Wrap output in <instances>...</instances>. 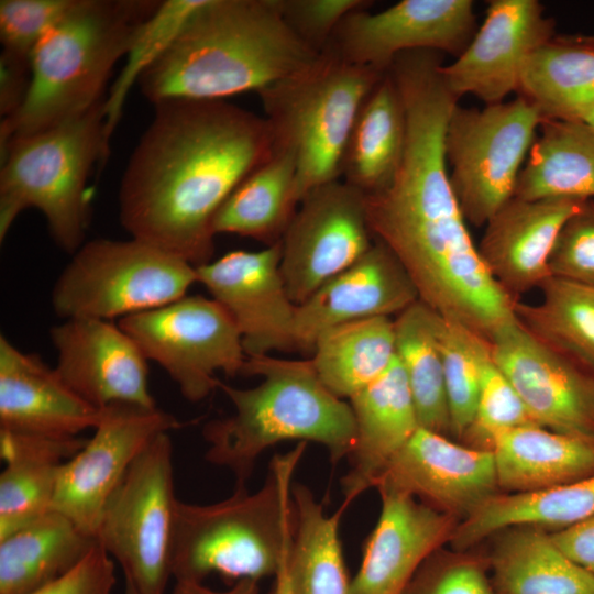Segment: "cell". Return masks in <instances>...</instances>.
<instances>
[{"label": "cell", "mask_w": 594, "mask_h": 594, "mask_svg": "<svg viewBox=\"0 0 594 594\" xmlns=\"http://www.w3.org/2000/svg\"><path fill=\"white\" fill-rule=\"evenodd\" d=\"M394 80L405 110V150L392 183L365 196L369 228L399 261L421 302L490 341L517 318V301L485 267L450 184L444 138L459 99L429 61L400 66Z\"/></svg>", "instance_id": "cell-1"}, {"label": "cell", "mask_w": 594, "mask_h": 594, "mask_svg": "<svg viewBox=\"0 0 594 594\" xmlns=\"http://www.w3.org/2000/svg\"><path fill=\"white\" fill-rule=\"evenodd\" d=\"M153 105L121 178L119 218L131 238L199 266L212 256L218 210L272 155V132L264 117L223 99Z\"/></svg>", "instance_id": "cell-2"}, {"label": "cell", "mask_w": 594, "mask_h": 594, "mask_svg": "<svg viewBox=\"0 0 594 594\" xmlns=\"http://www.w3.org/2000/svg\"><path fill=\"white\" fill-rule=\"evenodd\" d=\"M319 55L286 22L279 0H205L138 81L152 103L223 99L258 92Z\"/></svg>", "instance_id": "cell-3"}, {"label": "cell", "mask_w": 594, "mask_h": 594, "mask_svg": "<svg viewBox=\"0 0 594 594\" xmlns=\"http://www.w3.org/2000/svg\"><path fill=\"white\" fill-rule=\"evenodd\" d=\"M242 374L263 380L252 388L220 382L234 413L202 429L206 460L233 474L234 491L246 490L257 458L283 441L317 442L333 464L349 458L356 438L352 408L322 385L311 360L248 356Z\"/></svg>", "instance_id": "cell-4"}, {"label": "cell", "mask_w": 594, "mask_h": 594, "mask_svg": "<svg viewBox=\"0 0 594 594\" xmlns=\"http://www.w3.org/2000/svg\"><path fill=\"white\" fill-rule=\"evenodd\" d=\"M153 0H76L32 51L31 82L12 116L1 119L0 150L14 139L76 118L105 100L117 62L127 56Z\"/></svg>", "instance_id": "cell-5"}, {"label": "cell", "mask_w": 594, "mask_h": 594, "mask_svg": "<svg viewBox=\"0 0 594 594\" xmlns=\"http://www.w3.org/2000/svg\"><path fill=\"white\" fill-rule=\"evenodd\" d=\"M307 442L276 454L263 486L234 491L208 505L178 499L172 576L176 583L204 584L219 574L233 584L275 576L288 554L295 529L292 479Z\"/></svg>", "instance_id": "cell-6"}, {"label": "cell", "mask_w": 594, "mask_h": 594, "mask_svg": "<svg viewBox=\"0 0 594 594\" xmlns=\"http://www.w3.org/2000/svg\"><path fill=\"white\" fill-rule=\"evenodd\" d=\"M106 99L87 112L12 140L1 153L0 241L18 216L35 208L55 243L75 253L90 221L92 167L106 163Z\"/></svg>", "instance_id": "cell-7"}, {"label": "cell", "mask_w": 594, "mask_h": 594, "mask_svg": "<svg viewBox=\"0 0 594 594\" xmlns=\"http://www.w3.org/2000/svg\"><path fill=\"white\" fill-rule=\"evenodd\" d=\"M384 74L324 48L307 68L257 92L274 147L295 160L299 202L314 188L341 179L356 116Z\"/></svg>", "instance_id": "cell-8"}, {"label": "cell", "mask_w": 594, "mask_h": 594, "mask_svg": "<svg viewBox=\"0 0 594 594\" xmlns=\"http://www.w3.org/2000/svg\"><path fill=\"white\" fill-rule=\"evenodd\" d=\"M197 282L196 266L150 243L95 239L73 253L52 306L64 320L122 319L177 300Z\"/></svg>", "instance_id": "cell-9"}, {"label": "cell", "mask_w": 594, "mask_h": 594, "mask_svg": "<svg viewBox=\"0 0 594 594\" xmlns=\"http://www.w3.org/2000/svg\"><path fill=\"white\" fill-rule=\"evenodd\" d=\"M178 498L173 442L158 435L108 501L96 539L140 594H164L172 576Z\"/></svg>", "instance_id": "cell-10"}, {"label": "cell", "mask_w": 594, "mask_h": 594, "mask_svg": "<svg viewBox=\"0 0 594 594\" xmlns=\"http://www.w3.org/2000/svg\"><path fill=\"white\" fill-rule=\"evenodd\" d=\"M542 120L538 108L520 96L483 109L454 107L444 151L450 184L468 223L485 226L514 197Z\"/></svg>", "instance_id": "cell-11"}, {"label": "cell", "mask_w": 594, "mask_h": 594, "mask_svg": "<svg viewBox=\"0 0 594 594\" xmlns=\"http://www.w3.org/2000/svg\"><path fill=\"white\" fill-rule=\"evenodd\" d=\"M147 360L156 362L191 403L219 387L218 372L242 374L241 334L213 298L186 295L162 307L119 320Z\"/></svg>", "instance_id": "cell-12"}, {"label": "cell", "mask_w": 594, "mask_h": 594, "mask_svg": "<svg viewBox=\"0 0 594 594\" xmlns=\"http://www.w3.org/2000/svg\"><path fill=\"white\" fill-rule=\"evenodd\" d=\"M183 426L157 406L113 404L102 408L92 437L62 465L52 510L96 538L108 501L138 457L158 435Z\"/></svg>", "instance_id": "cell-13"}, {"label": "cell", "mask_w": 594, "mask_h": 594, "mask_svg": "<svg viewBox=\"0 0 594 594\" xmlns=\"http://www.w3.org/2000/svg\"><path fill=\"white\" fill-rule=\"evenodd\" d=\"M280 272L297 306L374 243L365 195L342 179L310 190L282 238Z\"/></svg>", "instance_id": "cell-14"}, {"label": "cell", "mask_w": 594, "mask_h": 594, "mask_svg": "<svg viewBox=\"0 0 594 594\" xmlns=\"http://www.w3.org/2000/svg\"><path fill=\"white\" fill-rule=\"evenodd\" d=\"M472 0H403L376 13L356 10L341 21L326 48L382 73L410 51L458 57L476 32Z\"/></svg>", "instance_id": "cell-15"}, {"label": "cell", "mask_w": 594, "mask_h": 594, "mask_svg": "<svg viewBox=\"0 0 594 594\" xmlns=\"http://www.w3.org/2000/svg\"><path fill=\"white\" fill-rule=\"evenodd\" d=\"M532 420L543 428L594 438V372L546 344L516 318L488 341Z\"/></svg>", "instance_id": "cell-16"}, {"label": "cell", "mask_w": 594, "mask_h": 594, "mask_svg": "<svg viewBox=\"0 0 594 594\" xmlns=\"http://www.w3.org/2000/svg\"><path fill=\"white\" fill-rule=\"evenodd\" d=\"M282 241L258 251H232L196 266L198 283L230 315L246 356L296 351V305L280 272Z\"/></svg>", "instance_id": "cell-17"}, {"label": "cell", "mask_w": 594, "mask_h": 594, "mask_svg": "<svg viewBox=\"0 0 594 594\" xmlns=\"http://www.w3.org/2000/svg\"><path fill=\"white\" fill-rule=\"evenodd\" d=\"M374 487L410 495L459 522L502 493L492 451L471 448L421 427L388 463Z\"/></svg>", "instance_id": "cell-18"}, {"label": "cell", "mask_w": 594, "mask_h": 594, "mask_svg": "<svg viewBox=\"0 0 594 594\" xmlns=\"http://www.w3.org/2000/svg\"><path fill=\"white\" fill-rule=\"evenodd\" d=\"M537 0H492L465 50L440 74L457 97L472 95L486 105L518 91L527 58L554 36V22Z\"/></svg>", "instance_id": "cell-19"}, {"label": "cell", "mask_w": 594, "mask_h": 594, "mask_svg": "<svg viewBox=\"0 0 594 594\" xmlns=\"http://www.w3.org/2000/svg\"><path fill=\"white\" fill-rule=\"evenodd\" d=\"M50 337L56 351L57 373L92 406L156 407L148 388V360L119 323L65 319L51 328Z\"/></svg>", "instance_id": "cell-20"}, {"label": "cell", "mask_w": 594, "mask_h": 594, "mask_svg": "<svg viewBox=\"0 0 594 594\" xmlns=\"http://www.w3.org/2000/svg\"><path fill=\"white\" fill-rule=\"evenodd\" d=\"M419 300L410 277L382 242L296 306V351L312 353L324 331L351 321L400 314Z\"/></svg>", "instance_id": "cell-21"}, {"label": "cell", "mask_w": 594, "mask_h": 594, "mask_svg": "<svg viewBox=\"0 0 594 594\" xmlns=\"http://www.w3.org/2000/svg\"><path fill=\"white\" fill-rule=\"evenodd\" d=\"M382 508L351 594H402L421 563L450 543L459 520L417 498L378 490Z\"/></svg>", "instance_id": "cell-22"}, {"label": "cell", "mask_w": 594, "mask_h": 594, "mask_svg": "<svg viewBox=\"0 0 594 594\" xmlns=\"http://www.w3.org/2000/svg\"><path fill=\"white\" fill-rule=\"evenodd\" d=\"M585 201L513 197L486 222L477 249L488 273L509 297L518 301L550 277L549 258L558 234Z\"/></svg>", "instance_id": "cell-23"}, {"label": "cell", "mask_w": 594, "mask_h": 594, "mask_svg": "<svg viewBox=\"0 0 594 594\" xmlns=\"http://www.w3.org/2000/svg\"><path fill=\"white\" fill-rule=\"evenodd\" d=\"M99 409L76 394L55 367L0 337V430L76 438L94 429Z\"/></svg>", "instance_id": "cell-24"}, {"label": "cell", "mask_w": 594, "mask_h": 594, "mask_svg": "<svg viewBox=\"0 0 594 594\" xmlns=\"http://www.w3.org/2000/svg\"><path fill=\"white\" fill-rule=\"evenodd\" d=\"M356 438L342 479L346 506L374 487L388 463L418 430L413 396L396 359L373 383L350 398Z\"/></svg>", "instance_id": "cell-25"}, {"label": "cell", "mask_w": 594, "mask_h": 594, "mask_svg": "<svg viewBox=\"0 0 594 594\" xmlns=\"http://www.w3.org/2000/svg\"><path fill=\"white\" fill-rule=\"evenodd\" d=\"M492 452L502 493L543 491L594 474V438L561 433L538 425L498 435Z\"/></svg>", "instance_id": "cell-26"}, {"label": "cell", "mask_w": 594, "mask_h": 594, "mask_svg": "<svg viewBox=\"0 0 594 594\" xmlns=\"http://www.w3.org/2000/svg\"><path fill=\"white\" fill-rule=\"evenodd\" d=\"M483 542L496 594H594V576L562 553L546 529L509 526Z\"/></svg>", "instance_id": "cell-27"}, {"label": "cell", "mask_w": 594, "mask_h": 594, "mask_svg": "<svg viewBox=\"0 0 594 594\" xmlns=\"http://www.w3.org/2000/svg\"><path fill=\"white\" fill-rule=\"evenodd\" d=\"M86 441L0 430V539L52 510L62 465Z\"/></svg>", "instance_id": "cell-28"}, {"label": "cell", "mask_w": 594, "mask_h": 594, "mask_svg": "<svg viewBox=\"0 0 594 594\" xmlns=\"http://www.w3.org/2000/svg\"><path fill=\"white\" fill-rule=\"evenodd\" d=\"M405 141L403 101L386 72L356 116L343 156L341 179L365 196L385 189L399 168Z\"/></svg>", "instance_id": "cell-29"}, {"label": "cell", "mask_w": 594, "mask_h": 594, "mask_svg": "<svg viewBox=\"0 0 594 594\" xmlns=\"http://www.w3.org/2000/svg\"><path fill=\"white\" fill-rule=\"evenodd\" d=\"M98 543L51 510L0 539V594H29L74 569Z\"/></svg>", "instance_id": "cell-30"}, {"label": "cell", "mask_w": 594, "mask_h": 594, "mask_svg": "<svg viewBox=\"0 0 594 594\" xmlns=\"http://www.w3.org/2000/svg\"><path fill=\"white\" fill-rule=\"evenodd\" d=\"M514 197L594 199V131L580 120L543 119Z\"/></svg>", "instance_id": "cell-31"}, {"label": "cell", "mask_w": 594, "mask_h": 594, "mask_svg": "<svg viewBox=\"0 0 594 594\" xmlns=\"http://www.w3.org/2000/svg\"><path fill=\"white\" fill-rule=\"evenodd\" d=\"M517 92L542 119L580 120L594 106V35H554L539 46Z\"/></svg>", "instance_id": "cell-32"}, {"label": "cell", "mask_w": 594, "mask_h": 594, "mask_svg": "<svg viewBox=\"0 0 594 594\" xmlns=\"http://www.w3.org/2000/svg\"><path fill=\"white\" fill-rule=\"evenodd\" d=\"M592 516L594 474L538 492L499 493L458 524L449 544L453 550H469L509 526L529 525L552 532Z\"/></svg>", "instance_id": "cell-33"}, {"label": "cell", "mask_w": 594, "mask_h": 594, "mask_svg": "<svg viewBox=\"0 0 594 594\" xmlns=\"http://www.w3.org/2000/svg\"><path fill=\"white\" fill-rule=\"evenodd\" d=\"M296 164L289 152L272 155L229 196L212 221V231L252 238L272 245L282 240L299 200Z\"/></svg>", "instance_id": "cell-34"}, {"label": "cell", "mask_w": 594, "mask_h": 594, "mask_svg": "<svg viewBox=\"0 0 594 594\" xmlns=\"http://www.w3.org/2000/svg\"><path fill=\"white\" fill-rule=\"evenodd\" d=\"M310 360L322 385L350 399L395 360L394 320L375 317L336 326L319 336Z\"/></svg>", "instance_id": "cell-35"}, {"label": "cell", "mask_w": 594, "mask_h": 594, "mask_svg": "<svg viewBox=\"0 0 594 594\" xmlns=\"http://www.w3.org/2000/svg\"><path fill=\"white\" fill-rule=\"evenodd\" d=\"M295 529L288 553V573L295 594H351L339 522L345 504L328 515L304 484L292 487Z\"/></svg>", "instance_id": "cell-36"}, {"label": "cell", "mask_w": 594, "mask_h": 594, "mask_svg": "<svg viewBox=\"0 0 594 594\" xmlns=\"http://www.w3.org/2000/svg\"><path fill=\"white\" fill-rule=\"evenodd\" d=\"M437 321L438 314L420 300L398 314L394 320L395 355L404 370L419 426L452 438Z\"/></svg>", "instance_id": "cell-37"}, {"label": "cell", "mask_w": 594, "mask_h": 594, "mask_svg": "<svg viewBox=\"0 0 594 594\" xmlns=\"http://www.w3.org/2000/svg\"><path fill=\"white\" fill-rule=\"evenodd\" d=\"M539 289V302H516L517 319L539 340L594 372V286L550 276Z\"/></svg>", "instance_id": "cell-38"}, {"label": "cell", "mask_w": 594, "mask_h": 594, "mask_svg": "<svg viewBox=\"0 0 594 594\" xmlns=\"http://www.w3.org/2000/svg\"><path fill=\"white\" fill-rule=\"evenodd\" d=\"M437 336L442 355L451 437L461 441L474 417L490 342L464 324L438 314Z\"/></svg>", "instance_id": "cell-39"}, {"label": "cell", "mask_w": 594, "mask_h": 594, "mask_svg": "<svg viewBox=\"0 0 594 594\" xmlns=\"http://www.w3.org/2000/svg\"><path fill=\"white\" fill-rule=\"evenodd\" d=\"M205 0H165L136 31L127 62L106 99V136L110 142L128 94L141 75L168 48L190 15Z\"/></svg>", "instance_id": "cell-40"}, {"label": "cell", "mask_w": 594, "mask_h": 594, "mask_svg": "<svg viewBox=\"0 0 594 594\" xmlns=\"http://www.w3.org/2000/svg\"><path fill=\"white\" fill-rule=\"evenodd\" d=\"M529 425L537 424L491 352L483 365L474 417L460 442L471 448L492 451L498 435Z\"/></svg>", "instance_id": "cell-41"}, {"label": "cell", "mask_w": 594, "mask_h": 594, "mask_svg": "<svg viewBox=\"0 0 594 594\" xmlns=\"http://www.w3.org/2000/svg\"><path fill=\"white\" fill-rule=\"evenodd\" d=\"M482 548L432 552L402 594H496Z\"/></svg>", "instance_id": "cell-42"}, {"label": "cell", "mask_w": 594, "mask_h": 594, "mask_svg": "<svg viewBox=\"0 0 594 594\" xmlns=\"http://www.w3.org/2000/svg\"><path fill=\"white\" fill-rule=\"evenodd\" d=\"M76 0H1L2 53L29 59L40 38L73 8Z\"/></svg>", "instance_id": "cell-43"}, {"label": "cell", "mask_w": 594, "mask_h": 594, "mask_svg": "<svg viewBox=\"0 0 594 594\" xmlns=\"http://www.w3.org/2000/svg\"><path fill=\"white\" fill-rule=\"evenodd\" d=\"M550 276L594 286V199L562 226L549 258Z\"/></svg>", "instance_id": "cell-44"}, {"label": "cell", "mask_w": 594, "mask_h": 594, "mask_svg": "<svg viewBox=\"0 0 594 594\" xmlns=\"http://www.w3.org/2000/svg\"><path fill=\"white\" fill-rule=\"evenodd\" d=\"M279 2L282 13L294 32L320 53L348 14L366 9L372 3L365 0H279Z\"/></svg>", "instance_id": "cell-45"}, {"label": "cell", "mask_w": 594, "mask_h": 594, "mask_svg": "<svg viewBox=\"0 0 594 594\" xmlns=\"http://www.w3.org/2000/svg\"><path fill=\"white\" fill-rule=\"evenodd\" d=\"M113 559L97 543L74 569L29 594H112Z\"/></svg>", "instance_id": "cell-46"}, {"label": "cell", "mask_w": 594, "mask_h": 594, "mask_svg": "<svg viewBox=\"0 0 594 594\" xmlns=\"http://www.w3.org/2000/svg\"><path fill=\"white\" fill-rule=\"evenodd\" d=\"M31 82V63L6 53L0 57V113L8 118L22 106Z\"/></svg>", "instance_id": "cell-47"}, {"label": "cell", "mask_w": 594, "mask_h": 594, "mask_svg": "<svg viewBox=\"0 0 594 594\" xmlns=\"http://www.w3.org/2000/svg\"><path fill=\"white\" fill-rule=\"evenodd\" d=\"M549 535L562 553L594 576V516Z\"/></svg>", "instance_id": "cell-48"}, {"label": "cell", "mask_w": 594, "mask_h": 594, "mask_svg": "<svg viewBox=\"0 0 594 594\" xmlns=\"http://www.w3.org/2000/svg\"><path fill=\"white\" fill-rule=\"evenodd\" d=\"M173 594H258V590L257 582L252 580L237 582L226 592H216L204 584L176 583Z\"/></svg>", "instance_id": "cell-49"}, {"label": "cell", "mask_w": 594, "mask_h": 594, "mask_svg": "<svg viewBox=\"0 0 594 594\" xmlns=\"http://www.w3.org/2000/svg\"><path fill=\"white\" fill-rule=\"evenodd\" d=\"M287 560L288 554L285 557L275 574L274 585L267 594H295L289 579Z\"/></svg>", "instance_id": "cell-50"}, {"label": "cell", "mask_w": 594, "mask_h": 594, "mask_svg": "<svg viewBox=\"0 0 594 594\" xmlns=\"http://www.w3.org/2000/svg\"><path fill=\"white\" fill-rule=\"evenodd\" d=\"M580 121L584 122L594 131V106L590 108L581 118Z\"/></svg>", "instance_id": "cell-51"}, {"label": "cell", "mask_w": 594, "mask_h": 594, "mask_svg": "<svg viewBox=\"0 0 594 594\" xmlns=\"http://www.w3.org/2000/svg\"><path fill=\"white\" fill-rule=\"evenodd\" d=\"M123 594H140L135 587L125 580L124 593Z\"/></svg>", "instance_id": "cell-52"}]
</instances>
